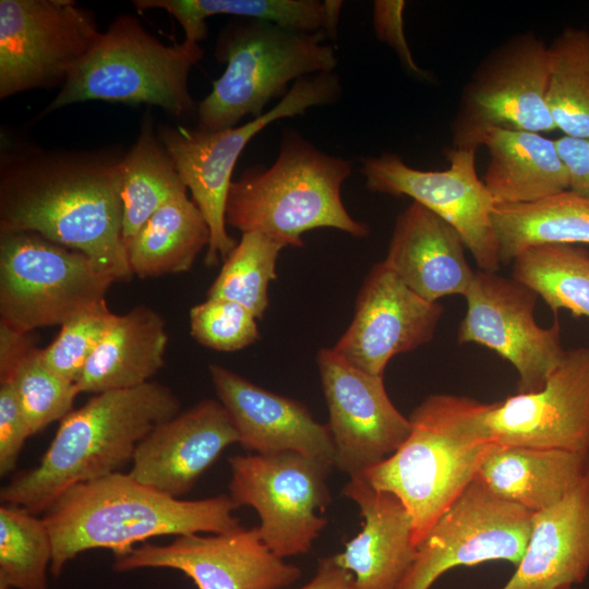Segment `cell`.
I'll list each match as a JSON object with an SVG mask.
<instances>
[{
  "label": "cell",
  "mask_w": 589,
  "mask_h": 589,
  "mask_svg": "<svg viewBox=\"0 0 589 589\" xmlns=\"http://www.w3.org/2000/svg\"><path fill=\"white\" fill-rule=\"evenodd\" d=\"M589 572V476L561 501L532 514L525 553L502 589H564Z\"/></svg>",
  "instance_id": "cell-24"
},
{
  "label": "cell",
  "mask_w": 589,
  "mask_h": 589,
  "mask_svg": "<svg viewBox=\"0 0 589 589\" xmlns=\"http://www.w3.org/2000/svg\"><path fill=\"white\" fill-rule=\"evenodd\" d=\"M555 143L568 171L569 190L589 197V137L563 135Z\"/></svg>",
  "instance_id": "cell-41"
},
{
  "label": "cell",
  "mask_w": 589,
  "mask_h": 589,
  "mask_svg": "<svg viewBox=\"0 0 589 589\" xmlns=\"http://www.w3.org/2000/svg\"><path fill=\"white\" fill-rule=\"evenodd\" d=\"M230 495L202 500L171 497L144 485L129 473L115 472L76 484L45 512L58 577L80 553L94 549L124 552L158 536L225 533L241 528Z\"/></svg>",
  "instance_id": "cell-2"
},
{
  "label": "cell",
  "mask_w": 589,
  "mask_h": 589,
  "mask_svg": "<svg viewBox=\"0 0 589 589\" xmlns=\"http://www.w3.org/2000/svg\"><path fill=\"white\" fill-rule=\"evenodd\" d=\"M235 443L239 436L225 407L204 399L155 426L139 443L128 473L144 485L180 498Z\"/></svg>",
  "instance_id": "cell-20"
},
{
  "label": "cell",
  "mask_w": 589,
  "mask_h": 589,
  "mask_svg": "<svg viewBox=\"0 0 589 589\" xmlns=\"http://www.w3.org/2000/svg\"><path fill=\"white\" fill-rule=\"evenodd\" d=\"M532 513L505 501L474 478L417 545L416 560L398 589H430L445 572L488 561L519 564Z\"/></svg>",
  "instance_id": "cell-13"
},
{
  "label": "cell",
  "mask_w": 589,
  "mask_h": 589,
  "mask_svg": "<svg viewBox=\"0 0 589 589\" xmlns=\"http://www.w3.org/2000/svg\"><path fill=\"white\" fill-rule=\"evenodd\" d=\"M549 46L533 31L494 47L461 89L450 133L454 148L482 146L491 129L556 130L548 107Z\"/></svg>",
  "instance_id": "cell-9"
},
{
  "label": "cell",
  "mask_w": 589,
  "mask_h": 589,
  "mask_svg": "<svg viewBox=\"0 0 589 589\" xmlns=\"http://www.w3.org/2000/svg\"><path fill=\"white\" fill-rule=\"evenodd\" d=\"M175 163L154 132L153 121H143L140 135L123 155L121 166L122 238L125 247L166 203L187 192Z\"/></svg>",
  "instance_id": "cell-31"
},
{
  "label": "cell",
  "mask_w": 589,
  "mask_h": 589,
  "mask_svg": "<svg viewBox=\"0 0 589 589\" xmlns=\"http://www.w3.org/2000/svg\"><path fill=\"white\" fill-rule=\"evenodd\" d=\"M342 492L359 506L363 524L335 561L352 574L354 589H398L417 555L409 512L362 476L351 477Z\"/></svg>",
  "instance_id": "cell-22"
},
{
  "label": "cell",
  "mask_w": 589,
  "mask_h": 589,
  "mask_svg": "<svg viewBox=\"0 0 589 589\" xmlns=\"http://www.w3.org/2000/svg\"><path fill=\"white\" fill-rule=\"evenodd\" d=\"M189 318L193 338L215 350L237 351L260 338L256 316L231 300L207 298L190 310Z\"/></svg>",
  "instance_id": "cell-38"
},
{
  "label": "cell",
  "mask_w": 589,
  "mask_h": 589,
  "mask_svg": "<svg viewBox=\"0 0 589 589\" xmlns=\"http://www.w3.org/2000/svg\"><path fill=\"white\" fill-rule=\"evenodd\" d=\"M589 476V454L492 443L476 478L530 513L551 507Z\"/></svg>",
  "instance_id": "cell-25"
},
{
  "label": "cell",
  "mask_w": 589,
  "mask_h": 589,
  "mask_svg": "<svg viewBox=\"0 0 589 589\" xmlns=\"http://www.w3.org/2000/svg\"><path fill=\"white\" fill-rule=\"evenodd\" d=\"M122 158L110 151L2 154L0 233H37L84 253L116 281L130 279L122 238Z\"/></svg>",
  "instance_id": "cell-1"
},
{
  "label": "cell",
  "mask_w": 589,
  "mask_h": 589,
  "mask_svg": "<svg viewBox=\"0 0 589 589\" xmlns=\"http://www.w3.org/2000/svg\"><path fill=\"white\" fill-rule=\"evenodd\" d=\"M0 589H8V588H5V587H1V586H0Z\"/></svg>",
  "instance_id": "cell-43"
},
{
  "label": "cell",
  "mask_w": 589,
  "mask_h": 589,
  "mask_svg": "<svg viewBox=\"0 0 589 589\" xmlns=\"http://www.w3.org/2000/svg\"><path fill=\"white\" fill-rule=\"evenodd\" d=\"M464 297L458 342L484 346L507 360L518 373V393L540 390L566 350L557 317L550 327L536 322L539 294L513 277L479 269Z\"/></svg>",
  "instance_id": "cell-15"
},
{
  "label": "cell",
  "mask_w": 589,
  "mask_h": 589,
  "mask_svg": "<svg viewBox=\"0 0 589 589\" xmlns=\"http://www.w3.org/2000/svg\"><path fill=\"white\" fill-rule=\"evenodd\" d=\"M53 556L46 522L27 509L0 506V586L8 589H48Z\"/></svg>",
  "instance_id": "cell-34"
},
{
  "label": "cell",
  "mask_w": 589,
  "mask_h": 589,
  "mask_svg": "<svg viewBox=\"0 0 589 589\" xmlns=\"http://www.w3.org/2000/svg\"><path fill=\"white\" fill-rule=\"evenodd\" d=\"M548 107L557 130L589 137V31L565 27L549 45Z\"/></svg>",
  "instance_id": "cell-33"
},
{
  "label": "cell",
  "mask_w": 589,
  "mask_h": 589,
  "mask_svg": "<svg viewBox=\"0 0 589 589\" xmlns=\"http://www.w3.org/2000/svg\"><path fill=\"white\" fill-rule=\"evenodd\" d=\"M316 103L314 89L298 82L276 106L240 127L213 132L183 127L159 128L161 144L208 225L207 266L225 261L238 243L226 230V206L232 171L244 147L272 122L303 115Z\"/></svg>",
  "instance_id": "cell-14"
},
{
  "label": "cell",
  "mask_w": 589,
  "mask_h": 589,
  "mask_svg": "<svg viewBox=\"0 0 589 589\" xmlns=\"http://www.w3.org/2000/svg\"><path fill=\"white\" fill-rule=\"evenodd\" d=\"M474 148L447 152L445 170H421L394 153L364 157L360 172L372 192L408 196L450 225L480 271L496 273L502 263L492 221L495 205L476 170Z\"/></svg>",
  "instance_id": "cell-12"
},
{
  "label": "cell",
  "mask_w": 589,
  "mask_h": 589,
  "mask_svg": "<svg viewBox=\"0 0 589 589\" xmlns=\"http://www.w3.org/2000/svg\"><path fill=\"white\" fill-rule=\"evenodd\" d=\"M172 568L190 577L197 589H283L301 569L276 555L257 527L211 536H178L164 545L145 543L115 554L113 569Z\"/></svg>",
  "instance_id": "cell-18"
},
{
  "label": "cell",
  "mask_w": 589,
  "mask_h": 589,
  "mask_svg": "<svg viewBox=\"0 0 589 589\" xmlns=\"http://www.w3.org/2000/svg\"><path fill=\"white\" fill-rule=\"evenodd\" d=\"M230 497L253 507L264 543L279 557L308 553L327 525L332 464L298 452L236 455L229 459Z\"/></svg>",
  "instance_id": "cell-10"
},
{
  "label": "cell",
  "mask_w": 589,
  "mask_h": 589,
  "mask_svg": "<svg viewBox=\"0 0 589 589\" xmlns=\"http://www.w3.org/2000/svg\"><path fill=\"white\" fill-rule=\"evenodd\" d=\"M316 361L334 466L350 478L361 476L398 449L410 433V420L392 402L383 375L356 368L333 348L321 349Z\"/></svg>",
  "instance_id": "cell-16"
},
{
  "label": "cell",
  "mask_w": 589,
  "mask_h": 589,
  "mask_svg": "<svg viewBox=\"0 0 589 589\" xmlns=\"http://www.w3.org/2000/svg\"><path fill=\"white\" fill-rule=\"evenodd\" d=\"M458 232L413 202L396 218L385 264L421 298L465 296L474 273Z\"/></svg>",
  "instance_id": "cell-23"
},
{
  "label": "cell",
  "mask_w": 589,
  "mask_h": 589,
  "mask_svg": "<svg viewBox=\"0 0 589 589\" xmlns=\"http://www.w3.org/2000/svg\"><path fill=\"white\" fill-rule=\"evenodd\" d=\"M299 589H354V580L334 556H326L318 561L314 577Z\"/></svg>",
  "instance_id": "cell-42"
},
{
  "label": "cell",
  "mask_w": 589,
  "mask_h": 589,
  "mask_svg": "<svg viewBox=\"0 0 589 589\" xmlns=\"http://www.w3.org/2000/svg\"><path fill=\"white\" fill-rule=\"evenodd\" d=\"M168 335L163 317L136 306L118 315L76 382L80 393L128 389L147 382L164 365Z\"/></svg>",
  "instance_id": "cell-27"
},
{
  "label": "cell",
  "mask_w": 589,
  "mask_h": 589,
  "mask_svg": "<svg viewBox=\"0 0 589 589\" xmlns=\"http://www.w3.org/2000/svg\"><path fill=\"white\" fill-rule=\"evenodd\" d=\"M32 436L19 399L5 381L0 382V474L12 472L27 437Z\"/></svg>",
  "instance_id": "cell-39"
},
{
  "label": "cell",
  "mask_w": 589,
  "mask_h": 589,
  "mask_svg": "<svg viewBox=\"0 0 589 589\" xmlns=\"http://www.w3.org/2000/svg\"><path fill=\"white\" fill-rule=\"evenodd\" d=\"M200 44L167 46L128 14L119 15L73 70L45 112L86 100L159 106L176 117L196 112L189 74Z\"/></svg>",
  "instance_id": "cell-7"
},
{
  "label": "cell",
  "mask_w": 589,
  "mask_h": 589,
  "mask_svg": "<svg viewBox=\"0 0 589 589\" xmlns=\"http://www.w3.org/2000/svg\"><path fill=\"white\" fill-rule=\"evenodd\" d=\"M512 277L531 289L557 313L589 317V252L572 244L530 248L512 262Z\"/></svg>",
  "instance_id": "cell-32"
},
{
  "label": "cell",
  "mask_w": 589,
  "mask_h": 589,
  "mask_svg": "<svg viewBox=\"0 0 589 589\" xmlns=\"http://www.w3.org/2000/svg\"><path fill=\"white\" fill-rule=\"evenodd\" d=\"M287 245L261 232L242 233L240 241L207 291V298L227 299L249 309L257 320L268 306V287L276 279V263Z\"/></svg>",
  "instance_id": "cell-35"
},
{
  "label": "cell",
  "mask_w": 589,
  "mask_h": 589,
  "mask_svg": "<svg viewBox=\"0 0 589 589\" xmlns=\"http://www.w3.org/2000/svg\"><path fill=\"white\" fill-rule=\"evenodd\" d=\"M564 589H575V588L572 587V588H564Z\"/></svg>",
  "instance_id": "cell-44"
},
{
  "label": "cell",
  "mask_w": 589,
  "mask_h": 589,
  "mask_svg": "<svg viewBox=\"0 0 589 589\" xmlns=\"http://www.w3.org/2000/svg\"><path fill=\"white\" fill-rule=\"evenodd\" d=\"M0 235V322L11 328L61 326L116 281L84 253L37 233Z\"/></svg>",
  "instance_id": "cell-8"
},
{
  "label": "cell",
  "mask_w": 589,
  "mask_h": 589,
  "mask_svg": "<svg viewBox=\"0 0 589 589\" xmlns=\"http://www.w3.org/2000/svg\"><path fill=\"white\" fill-rule=\"evenodd\" d=\"M484 406L452 394L426 397L409 417L406 441L361 474L375 489L401 501L412 518L416 545L476 478L493 443L479 424Z\"/></svg>",
  "instance_id": "cell-4"
},
{
  "label": "cell",
  "mask_w": 589,
  "mask_h": 589,
  "mask_svg": "<svg viewBox=\"0 0 589 589\" xmlns=\"http://www.w3.org/2000/svg\"><path fill=\"white\" fill-rule=\"evenodd\" d=\"M179 412V398L156 382L96 394L61 420L39 464L16 473L0 500L45 513L70 488L120 472L139 443Z\"/></svg>",
  "instance_id": "cell-3"
},
{
  "label": "cell",
  "mask_w": 589,
  "mask_h": 589,
  "mask_svg": "<svg viewBox=\"0 0 589 589\" xmlns=\"http://www.w3.org/2000/svg\"><path fill=\"white\" fill-rule=\"evenodd\" d=\"M443 313L441 303L418 296L382 261L365 277L354 316L333 349L356 368L383 375L393 357L434 338Z\"/></svg>",
  "instance_id": "cell-19"
},
{
  "label": "cell",
  "mask_w": 589,
  "mask_h": 589,
  "mask_svg": "<svg viewBox=\"0 0 589 589\" xmlns=\"http://www.w3.org/2000/svg\"><path fill=\"white\" fill-rule=\"evenodd\" d=\"M482 146L489 164L482 181L496 204H525L569 190L555 140L541 133L491 129Z\"/></svg>",
  "instance_id": "cell-26"
},
{
  "label": "cell",
  "mask_w": 589,
  "mask_h": 589,
  "mask_svg": "<svg viewBox=\"0 0 589 589\" xmlns=\"http://www.w3.org/2000/svg\"><path fill=\"white\" fill-rule=\"evenodd\" d=\"M12 386L34 435L72 411L76 383L51 371L34 345L11 365L0 369V382Z\"/></svg>",
  "instance_id": "cell-36"
},
{
  "label": "cell",
  "mask_w": 589,
  "mask_h": 589,
  "mask_svg": "<svg viewBox=\"0 0 589 589\" xmlns=\"http://www.w3.org/2000/svg\"><path fill=\"white\" fill-rule=\"evenodd\" d=\"M351 172V160L287 130L269 167L247 169L231 182L226 225L242 233L268 235L287 247H302V235L322 227L365 237L369 227L353 219L341 201V185Z\"/></svg>",
  "instance_id": "cell-5"
},
{
  "label": "cell",
  "mask_w": 589,
  "mask_h": 589,
  "mask_svg": "<svg viewBox=\"0 0 589 589\" xmlns=\"http://www.w3.org/2000/svg\"><path fill=\"white\" fill-rule=\"evenodd\" d=\"M324 32L304 33L271 22L241 19L220 33L216 58L226 70L211 93L197 103V129L237 127L245 116H262L289 84L304 76L334 72L338 60Z\"/></svg>",
  "instance_id": "cell-6"
},
{
  "label": "cell",
  "mask_w": 589,
  "mask_h": 589,
  "mask_svg": "<svg viewBox=\"0 0 589 589\" xmlns=\"http://www.w3.org/2000/svg\"><path fill=\"white\" fill-rule=\"evenodd\" d=\"M209 373L245 450L261 455L292 450L334 466L328 428L303 404L256 386L218 364H211Z\"/></svg>",
  "instance_id": "cell-21"
},
{
  "label": "cell",
  "mask_w": 589,
  "mask_h": 589,
  "mask_svg": "<svg viewBox=\"0 0 589 589\" xmlns=\"http://www.w3.org/2000/svg\"><path fill=\"white\" fill-rule=\"evenodd\" d=\"M479 424L496 444L589 454V348L566 350L540 390L485 404Z\"/></svg>",
  "instance_id": "cell-17"
},
{
  "label": "cell",
  "mask_w": 589,
  "mask_h": 589,
  "mask_svg": "<svg viewBox=\"0 0 589 589\" xmlns=\"http://www.w3.org/2000/svg\"><path fill=\"white\" fill-rule=\"evenodd\" d=\"M140 11L164 9L182 26L185 43L200 44L207 34L205 20L228 14L271 22L285 28L337 35L341 1L318 0H135Z\"/></svg>",
  "instance_id": "cell-28"
},
{
  "label": "cell",
  "mask_w": 589,
  "mask_h": 589,
  "mask_svg": "<svg viewBox=\"0 0 589 589\" xmlns=\"http://www.w3.org/2000/svg\"><path fill=\"white\" fill-rule=\"evenodd\" d=\"M402 0H376L373 2V27L378 40L387 44L397 55L408 73L428 80L429 73L422 70L413 59L404 29Z\"/></svg>",
  "instance_id": "cell-40"
},
{
  "label": "cell",
  "mask_w": 589,
  "mask_h": 589,
  "mask_svg": "<svg viewBox=\"0 0 589 589\" xmlns=\"http://www.w3.org/2000/svg\"><path fill=\"white\" fill-rule=\"evenodd\" d=\"M117 317L106 300L72 317L61 325L55 340L41 349L44 363L58 375L76 383Z\"/></svg>",
  "instance_id": "cell-37"
},
{
  "label": "cell",
  "mask_w": 589,
  "mask_h": 589,
  "mask_svg": "<svg viewBox=\"0 0 589 589\" xmlns=\"http://www.w3.org/2000/svg\"><path fill=\"white\" fill-rule=\"evenodd\" d=\"M492 221L501 263L543 244H589V197L572 190L525 204H496Z\"/></svg>",
  "instance_id": "cell-29"
},
{
  "label": "cell",
  "mask_w": 589,
  "mask_h": 589,
  "mask_svg": "<svg viewBox=\"0 0 589 589\" xmlns=\"http://www.w3.org/2000/svg\"><path fill=\"white\" fill-rule=\"evenodd\" d=\"M209 238L203 214L184 192L161 206L128 244L132 274L148 278L187 272Z\"/></svg>",
  "instance_id": "cell-30"
},
{
  "label": "cell",
  "mask_w": 589,
  "mask_h": 589,
  "mask_svg": "<svg viewBox=\"0 0 589 589\" xmlns=\"http://www.w3.org/2000/svg\"><path fill=\"white\" fill-rule=\"evenodd\" d=\"M93 14L71 0L0 1V98L63 86L97 41Z\"/></svg>",
  "instance_id": "cell-11"
}]
</instances>
